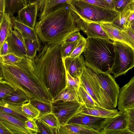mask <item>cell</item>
<instances>
[{"label": "cell", "mask_w": 134, "mask_h": 134, "mask_svg": "<svg viewBox=\"0 0 134 134\" xmlns=\"http://www.w3.org/2000/svg\"><path fill=\"white\" fill-rule=\"evenodd\" d=\"M79 31L75 32L71 34L68 37L63 43H71L79 41L83 36Z\"/></svg>", "instance_id": "cell-45"}, {"label": "cell", "mask_w": 134, "mask_h": 134, "mask_svg": "<svg viewBox=\"0 0 134 134\" xmlns=\"http://www.w3.org/2000/svg\"><path fill=\"white\" fill-rule=\"evenodd\" d=\"M25 125L30 134H39L40 131L35 119L28 120L25 121Z\"/></svg>", "instance_id": "cell-41"}, {"label": "cell", "mask_w": 134, "mask_h": 134, "mask_svg": "<svg viewBox=\"0 0 134 134\" xmlns=\"http://www.w3.org/2000/svg\"><path fill=\"white\" fill-rule=\"evenodd\" d=\"M32 60L35 69L53 99L66 85L61 45L45 43L41 51Z\"/></svg>", "instance_id": "cell-2"}, {"label": "cell", "mask_w": 134, "mask_h": 134, "mask_svg": "<svg viewBox=\"0 0 134 134\" xmlns=\"http://www.w3.org/2000/svg\"><path fill=\"white\" fill-rule=\"evenodd\" d=\"M86 43L87 38L82 36L78 41L75 48L69 57L75 58L80 56L83 52L86 46Z\"/></svg>", "instance_id": "cell-37"}, {"label": "cell", "mask_w": 134, "mask_h": 134, "mask_svg": "<svg viewBox=\"0 0 134 134\" xmlns=\"http://www.w3.org/2000/svg\"><path fill=\"white\" fill-rule=\"evenodd\" d=\"M91 4L102 8L112 9L109 4L104 0H81Z\"/></svg>", "instance_id": "cell-44"}, {"label": "cell", "mask_w": 134, "mask_h": 134, "mask_svg": "<svg viewBox=\"0 0 134 134\" xmlns=\"http://www.w3.org/2000/svg\"><path fill=\"white\" fill-rule=\"evenodd\" d=\"M116 109L94 108L85 107L82 105L80 112L83 114L101 118H109L115 116L118 113Z\"/></svg>", "instance_id": "cell-25"}, {"label": "cell", "mask_w": 134, "mask_h": 134, "mask_svg": "<svg viewBox=\"0 0 134 134\" xmlns=\"http://www.w3.org/2000/svg\"><path fill=\"white\" fill-rule=\"evenodd\" d=\"M13 26L11 17L4 12L0 22V49L10 34Z\"/></svg>", "instance_id": "cell-22"}, {"label": "cell", "mask_w": 134, "mask_h": 134, "mask_svg": "<svg viewBox=\"0 0 134 134\" xmlns=\"http://www.w3.org/2000/svg\"><path fill=\"white\" fill-rule=\"evenodd\" d=\"M35 120L39 130V134H58L57 128L50 126L39 118Z\"/></svg>", "instance_id": "cell-33"}, {"label": "cell", "mask_w": 134, "mask_h": 134, "mask_svg": "<svg viewBox=\"0 0 134 134\" xmlns=\"http://www.w3.org/2000/svg\"><path fill=\"white\" fill-rule=\"evenodd\" d=\"M5 0H0V13L5 12Z\"/></svg>", "instance_id": "cell-48"}, {"label": "cell", "mask_w": 134, "mask_h": 134, "mask_svg": "<svg viewBox=\"0 0 134 134\" xmlns=\"http://www.w3.org/2000/svg\"><path fill=\"white\" fill-rule=\"evenodd\" d=\"M38 118H40L49 125L53 127L58 129L59 126L57 118L52 112Z\"/></svg>", "instance_id": "cell-36"}, {"label": "cell", "mask_w": 134, "mask_h": 134, "mask_svg": "<svg viewBox=\"0 0 134 134\" xmlns=\"http://www.w3.org/2000/svg\"><path fill=\"white\" fill-rule=\"evenodd\" d=\"M79 103L86 108H103L99 107L91 96L80 85L77 91Z\"/></svg>", "instance_id": "cell-27"}, {"label": "cell", "mask_w": 134, "mask_h": 134, "mask_svg": "<svg viewBox=\"0 0 134 134\" xmlns=\"http://www.w3.org/2000/svg\"><path fill=\"white\" fill-rule=\"evenodd\" d=\"M108 3L112 8L114 9L113 0H104Z\"/></svg>", "instance_id": "cell-50"}, {"label": "cell", "mask_w": 134, "mask_h": 134, "mask_svg": "<svg viewBox=\"0 0 134 134\" xmlns=\"http://www.w3.org/2000/svg\"><path fill=\"white\" fill-rule=\"evenodd\" d=\"M29 102L40 111V114L38 117L52 112L51 103L34 99L30 100Z\"/></svg>", "instance_id": "cell-32"}, {"label": "cell", "mask_w": 134, "mask_h": 134, "mask_svg": "<svg viewBox=\"0 0 134 134\" xmlns=\"http://www.w3.org/2000/svg\"><path fill=\"white\" fill-rule=\"evenodd\" d=\"M25 121L0 110V122L12 134H30L25 128Z\"/></svg>", "instance_id": "cell-14"}, {"label": "cell", "mask_w": 134, "mask_h": 134, "mask_svg": "<svg viewBox=\"0 0 134 134\" xmlns=\"http://www.w3.org/2000/svg\"><path fill=\"white\" fill-rule=\"evenodd\" d=\"M35 29L42 41L61 44L77 27L68 4L50 13L36 22Z\"/></svg>", "instance_id": "cell-3"}, {"label": "cell", "mask_w": 134, "mask_h": 134, "mask_svg": "<svg viewBox=\"0 0 134 134\" xmlns=\"http://www.w3.org/2000/svg\"><path fill=\"white\" fill-rule=\"evenodd\" d=\"M21 108L23 113L28 120L35 119L38 117L40 111L29 101L23 103Z\"/></svg>", "instance_id": "cell-30"}, {"label": "cell", "mask_w": 134, "mask_h": 134, "mask_svg": "<svg viewBox=\"0 0 134 134\" xmlns=\"http://www.w3.org/2000/svg\"><path fill=\"white\" fill-rule=\"evenodd\" d=\"M66 87L77 91L80 85L79 78L72 77L66 71Z\"/></svg>", "instance_id": "cell-39"}, {"label": "cell", "mask_w": 134, "mask_h": 134, "mask_svg": "<svg viewBox=\"0 0 134 134\" xmlns=\"http://www.w3.org/2000/svg\"><path fill=\"white\" fill-rule=\"evenodd\" d=\"M78 41L69 43H63L61 45V52L63 59L70 56Z\"/></svg>", "instance_id": "cell-35"}, {"label": "cell", "mask_w": 134, "mask_h": 134, "mask_svg": "<svg viewBox=\"0 0 134 134\" xmlns=\"http://www.w3.org/2000/svg\"><path fill=\"white\" fill-rule=\"evenodd\" d=\"M79 79L80 85L99 107L107 109H115L107 94L90 71L85 66V64Z\"/></svg>", "instance_id": "cell-6"}, {"label": "cell", "mask_w": 134, "mask_h": 134, "mask_svg": "<svg viewBox=\"0 0 134 134\" xmlns=\"http://www.w3.org/2000/svg\"><path fill=\"white\" fill-rule=\"evenodd\" d=\"M23 58L10 52L5 55H0V63L7 64L18 63L21 61Z\"/></svg>", "instance_id": "cell-38"}, {"label": "cell", "mask_w": 134, "mask_h": 134, "mask_svg": "<svg viewBox=\"0 0 134 134\" xmlns=\"http://www.w3.org/2000/svg\"><path fill=\"white\" fill-rule=\"evenodd\" d=\"M128 115L126 111L120 110L100 131V134H128Z\"/></svg>", "instance_id": "cell-10"}, {"label": "cell", "mask_w": 134, "mask_h": 134, "mask_svg": "<svg viewBox=\"0 0 134 134\" xmlns=\"http://www.w3.org/2000/svg\"><path fill=\"white\" fill-rule=\"evenodd\" d=\"M0 67L3 79L16 89L22 90L32 99L52 102L53 99L32 60L24 58L18 63H0Z\"/></svg>", "instance_id": "cell-1"}, {"label": "cell", "mask_w": 134, "mask_h": 134, "mask_svg": "<svg viewBox=\"0 0 134 134\" xmlns=\"http://www.w3.org/2000/svg\"><path fill=\"white\" fill-rule=\"evenodd\" d=\"M25 5L29 4H38L40 0H24Z\"/></svg>", "instance_id": "cell-49"}, {"label": "cell", "mask_w": 134, "mask_h": 134, "mask_svg": "<svg viewBox=\"0 0 134 134\" xmlns=\"http://www.w3.org/2000/svg\"><path fill=\"white\" fill-rule=\"evenodd\" d=\"M58 100H62L64 102L75 101L79 103L77 91L67 87H66L53 99L52 102Z\"/></svg>", "instance_id": "cell-28"}, {"label": "cell", "mask_w": 134, "mask_h": 134, "mask_svg": "<svg viewBox=\"0 0 134 134\" xmlns=\"http://www.w3.org/2000/svg\"><path fill=\"white\" fill-rule=\"evenodd\" d=\"M128 115V128L134 134V108L126 110Z\"/></svg>", "instance_id": "cell-43"}, {"label": "cell", "mask_w": 134, "mask_h": 134, "mask_svg": "<svg viewBox=\"0 0 134 134\" xmlns=\"http://www.w3.org/2000/svg\"><path fill=\"white\" fill-rule=\"evenodd\" d=\"M100 24L110 40L113 41L122 42L129 46L125 38L122 31L114 26L111 23H101Z\"/></svg>", "instance_id": "cell-23"}, {"label": "cell", "mask_w": 134, "mask_h": 134, "mask_svg": "<svg viewBox=\"0 0 134 134\" xmlns=\"http://www.w3.org/2000/svg\"><path fill=\"white\" fill-rule=\"evenodd\" d=\"M24 0H5V13L11 17L25 6Z\"/></svg>", "instance_id": "cell-29"}, {"label": "cell", "mask_w": 134, "mask_h": 134, "mask_svg": "<svg viewBox=\"0 0 134 134\" xmlns=\"http://www.w3.org/2000/svg\"><path fill=\"white\" fill-rule=\"evenodd\" d=\"M134 11V3L126 7L118 14L111 23L122 31L126 30V22L130 14Z\"/></svg>", "instance_id": "cell-24"}, {"label": "cell", "mask_w": 134, "mask_h": 134, "mask_svg": "<svg viewBox=\"0 0 134 134\" xmlns=\"http://www.w3.org/2000/svg\"><path fill=\"white\" fill-rule=\"evenodd\" d=\"M26 49V57L32 60L36 56L37 51L40 48V43L36 41H31L24 38Z\"/></svg>", "instance_id": "cell-31"}, {"label": "cell", "mask_w": 134, "mask_h": 134, "mask_svg": "<svg viewBox=\"0 0 134 134\" xmlns=\"http://www.w3.org/2000/svg\"><path fill=\"white\" fill-rule=\"evenodd\" d=\"M13 28L17 30L21 34L24 38L31 41L39 42V39L35 29H32L19 21L16 18L11 17Z\"/></svg>", "instance_id": "cell-20"}, {"label": "cell", "mask_w": 134, "mask_h": 134, "mask_svg": "<svg viewBox=\"0 0 134 134\" xmlns=\"http://www.w3.org/2000/svg\"><path fill=\"white\" fill-rule=\"evenodd\" d=\"M134 2V0H113L114 9L120 12L126 7Z\"/></svg>", "instance_id": "cell-40"}, {"label": "cell", "mask_w": 134, "mask_h": 134, "mask_svg": "<svg viewBox=\"0 0 134 134\" xmlns=\"http://www.w3.org/2000/svg\"><path fill=\"white\" fill-rule=\"evenodd\" d=\"M73 0H40L38 4V20L48 14L66 5Z\"/></svg>", "instance_id": "cell-17"}, {"label": "cell", "mask_w": 134, "mask_h": 134, "mask_svg": "<svg viewBox=\"0 0 134 134\" xmlns=\"http://www.w3.org/2000/svg\"><path fill=\"white\" fill-rule=\"evenodd\" d=\"M117 105L119 110L134 108V76L120 89Z\"/></svg>", "instance_id": "cell-12"}, {"label": "cell", "mask_w": 134, "mask_h": 134, "mask_svg": "<svg viewBox=\"0 0 134 134\" xmlns=\"http://www.w3.org/2000/svg\"><path fill=\"white\" fill-rule=\"evenodd\" d=\"M115 51L114 65L110 74L115 78L125 75L134 66V49L127 44L113 41Z\"/></svg>", "instance_id": "cell-7"}, {"label": "cell", "mask_w": 134, "mask_h": 134, "mask_svg": "<svg viewBox=\"0 0 134 134\" xmlns=\"http://www.w3.org/2000/svg\"><path fill=\"white\" fill-rule=\"evenodd\" d=\"M6 39L9 53H13L19 57H26V49L25 39L20 33L13 28Z\"/></svg>", "instance_id": "cell-15"}, {"label": "cell", "mask_w": 134, "mask_h": 134, "mask_svg": "<svg viewBox=\"0 0 134 134\" xmlns=\"http://www.w3.org/2000/svg\"><path fill=\"white\" fill-rule=\"evenodd\" d=\"M85 66L91 72L109 98L114 108L117 106L120 87L111 74L102 72L88 65Z\"/></svg>", "instance_id": "cell-8"}, {"label": "cell", "mask_w": 134, "mask_h": 134, "mask_svg": "<svg viewBox=\"0 0 134 134\" xmlns=\"http://www.w3.org/2000/svg\"><path fill=\"white\" fill-rule=\"evenodd\" d=\"M83 52L85 62L102 72L110 74L115 51L113 42L99 38L87 37Z\"/></svg>", "instance_id": "cell-4"}, {"label": "cell", "mask_w": 134, "mask_h": 134, "mask_svg": "<svg viewBox=\"0 0 134 134\" xmlns=\"http://www.w3.org/2000/svg\"><path fill=\"white\" fill-rule=\"evenodd\" d=\"M52 112L57 118L59 126L67 124L69 121L78 112L82 105L75 101L63 102L62 100L51 103Z\"/></svg>", "instance_id": "cell-9"}, {"label": "cell", "mask_w": 134, "mask_h": 134, "mask_svg": "<svg viewBox=\"0 0 134 134\" xmlns=\"http://www.w3.org/2000/svg\"><path fill=\"white\" fill-rule=\"evenodd\" d=\"M37 4H29L18 13L17 20L20 23L34 29L37 15Z\"/></svg>", "instance_id": "cell-16"}, {"label": "cell", "mask_w": 134, "mask_h": 134, "mask_svg": "<svg viewBox=\"0 0 134 134\" xmlns=\"http://www.w3.org/2000/svg\"><path fill=\"white\" fill-rule=\"evenodd\" d=\"M58 134H99L95 130L85 126L75 124L60 125Z\"/></svg>", "instance_id": "cell-19"}, {"label": "cell", "mask_w": 134, "mask_h": 134, "mask_svg": "<svg viewBox=\"0 0 134 134\" xmlns=\"http://www.w3.org/2000/svg\"><path fill=\"white\" fill-rule=\"evenodd\" d=\"M72 15L88 22L111 23L119 12L113 9L95 6L81 0H73L68 4Z\"/></svg>", "instance_id": "cell-5"}, {"label": "cell", "mask_w": 134, "mask_h": 134, "mask_svg": "<svg viewBox=\"0 0 134 134\" xmlns=\"http://www.w3.org/2000/svg\"><path fill=\"white\" fill-rule=\"evenodd\" d=\"M63 60L66 71L72 77L79 78L84 66L83 56L81 55L75 58L68 57Z\"/></svg>", "instance_id": "cell-18"}, {"label": "cell", "mask_w": 134, "mask_h": 134, "mask_svg": "<svg viewBox=\"0 0 134 134\" xmlns=\"http://www.w3.org/2000/svg\"><path fill=\"white\" fill-rule=\"evenodd\" d=\"M32 99L22 90L18 88L9 94L2 101L13 103L22 104Z\"/></svg>", "instance_id": "cell-26"}, {"label": "cell", "mask_w": 134, "mask_h": 134, "mask_svg": "<svg viewBox=\"0 0 134 134\" xmlns=\"http://www.w3.org/2000/svg\"><path fill=\"white\" fill-rule=\"evenodd\" d=\"M80 109L68 121L67 124H75L88 127L97 131H100L109 121V118H101L81 113Z\"/></svg>", "instance_id": "cell-11"}, {"label": "cell", "mask_w": 134, "mask_h": 134, "mask_svg": "<svg viewBox=\"0 0 134 134\" xmlns=\"http://www.w3.org/2000/svg\"><path fill=\"white\" fill-rule=\"evenodd\" d=\"M22 104L0 101V110L19 119L26 121L28 119L22 111L21 106Z\"/></svg>", "instance_id": "cell-21"}, {"label": "cell", "mask_w": 134, "mask_h": 134, "mask_svg": "<svg viewBox=\"0 0 134 134\" xmlns=\"http://www.w3.org/2000/svg\"><path fill=\"white\" fill-rule=\"evenodd\" d=\"M0 134H12V133L0 122Z\"/></svg>", "instance_id": "cell-47"}, {"label": "cell", "mask_w": 134, "mask_h": 134, "mask_svg": "<svg viewBox=\"0 0 134 134\" xmlns=\"http://www.w3.org/2000/svg\"><path fill=\"white\" fill-rule=\"evenodd\" d=\"M3 77V75L1 69L0 67V78Z\"/></svg>", "instance_id": "cell-51"}, {"label": "cell", "mask_w": 134, "mask_h": 134, "mask_svg": "<svg viewBox=\"0 0 134 134\" xmlns=\"http://www.w3.org/2000/svg\"><path fill=\"white\" fill-rule=\"evenodd\" d=\"M122 33L129 46L134 49V32L128 28L122 31Z\"/></svg>", "instance_id": "cell-42"}, {"label": "cell", "mask_w": 134, "mask_h": 134, "mask_svg": "<svg viewBox=\"0 0 134 134\" xmlns=\"http://www.w3.org/2000/svg\"><path fill=\"white\" fill-rule=\"evenodd\" d=\"M9 53V51L8 45V42L6 40L0 49V55H5Z\"/></svg>", "instance_id": "cell-46"}, {"label": "cell", "mask_w": 134, "mask_h": 134, "mask_svg": "<svg viewBox=\"0 0 134 134\" xmlns=\"http://www.w3.org/2000/svg\"><path fill=\"white\" fill-rule=\"evenodd\" d=\"M16 89L9 83L5 81L3 77L0 78V101Z\"/></svg>", "instance_id": "cell-34"}, {"label": "cell", "mask_w": 134, "mask_h": 134, "mask_svg": "<svg viewBox=\"0 0 134 134\" xmlns=\"http://www.w3.org/2000/svg\"><path fill=\"white\" fill-rule=\"evenodd\" d=\"M78 29L86 34L87 37L99 38L110 40L100 24L87 21L72 15Z\"/></svg>", "instance_id": "cell-13"}]
</instances>
